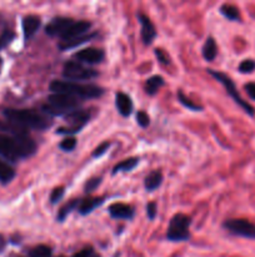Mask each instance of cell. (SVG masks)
<instances>
[{
	"label": "cell",
	"mask_w": 255,
	"mask_h": 257,
	"mask_svg": "<svg viewBox=\"0 0 255 257\" xmlns=\"http://www.w3.org/2000/svg\"><path fill=\"white\" fill-rule=\"evenodd\" d=\"M190 224H192V220L189 216L183 214H175L169 222L167 232L168 240L173 242H182L189 240Z\"/></svg>",
	"instance_id": "5"
},
{
	"label": "cell",
	"mask_w": 255,
	"mask_h": 257,
	"mask_svg": "<svg viewBox=\"0 0 255 257\" xmlns=\"http://www.w3.org/2000/svg\"><path fill=\"white\" fill-rule=\"evenodd\" d=\"M155 56H157L158 60L162 64H164V66H168V64L170 63L169 56H168L163 49H155Z\"/></svg>",
	"instance_id": "35"
},
{
	"label": "cell",
	"mask_w": 255,
	"mask_h": 257,
	"mask_svg": "<svg viewBox=\"0 0 255 257\" xmlns=\"http://www.w3.org/2000/svg\"><path fill=\"white\" fill-rule=\"evenodd\" d=\"M217 54H218L217 43H215V40L212 38V36H209V38L205 40L204 46H203V56L205 58V60L213 62L215 59V56H217Z\"/></svg>",
	"instance_id": "21"
},
{
	"label": "cell",
	"mask_w": 255,
	"mask_h": 257,
	"mask_svg": "<svg viewBox=\"0 0 255 257\" xmlns=\"http://www.w3.org/2000/svg\"><path fill=\"white\" fill-rule=\"evenodd\" d=\"M41 26V20L36 16H28L23 19V33L25 40L33 38Z\"/></svg>",
	"instance_id": "14"
},
{
	"label": "cell",
	"mask_w": 255,
	"mask_h": 257,
	"mask_svg": "<svg viewBox=\"0 0 255 257\" xmlns=\"http://www.w3.org/2000/svg\"><path fill=\"white\" fill-rule=\"evenodd\" d=\"M178 100H179L180 103H182L184 107H187L188 110H195V112H199V110H202L203 108L200 107L199 104H195L194 102H192V100H189V98L187 97V96L184 94V93L180 90L179 93H178Z\"/></svg>",
	"instance_id": "26"
},
{
	"label": "cell",
	"mask_w": 255,
	"mask_h": 257,
	"mask_svg": "<svg viewBox=\"0 0 255 257\" xmlns=\"http://www.w3.org/2000/svg\"><path fill=\"white\" fill-rule=\"evenodd\" d=\"M91 24L89 22L85 20H79V22H74L65 32H64L63 36H60L63 39V42H69V40H74V39L81 38V36H86V33L90 29Z\"/></svg>",
	"instance_id": "9"
},
{
	"label": "cell",
	"mask_w": 255,
	"mask_h": 257,
	"mask_svg": "<svg viewBox=\"0 0 255 257\" xmlns=\"http://www.w3.org/2000/svg\"><path fill=\"white\" fill-rule=\"evenodd\" d=\"M224 227L235 236L255 238V224L248 220H228Z\"/></svg>",
	"instance_id": "8"
},
{
	"label": "cell",
	"mask_w": 255,
	"mask_h": 257,
	"mask_svg": "<svg viewBox=\"0 0 255 257\" xmlns=\"http://www.w3.org/2000/svg\"><path fill=\"white\" fill-rule=\"evenodd\" d=\"M75 147H76V140L74 137L65 138V140H61L60 144H59V148L65 150V152H70V150H73Z\"/></svg>",
	"instance_id": "28"
},
{
	"label": "cell",
	"mask_w": 255,
	"mask_h": 257,
	"mask_svg": "<svg viewBox=\"0 0 255 257\" xmlns=\"http://www.w3.org/2000/svg\"><path fill=\"white\" fill-rule=\"evenodd\" d=\"M165 84V80L163 76H153L150 78L147 79L145 82V92L149 96H154L155 93H158V90L163 87Z\"/></svg>",
	"instance_id": "19"
},
{
	"label": "cell",
	"mask_w": 255,
	"mask_h": 257,
	"mask_svg": "<svg viewBox=\"0 0 255 257\" xmlns=\"http://www.w3.org/2000/svg\"><path fill=\"white\" fill-rule=\"evenodd\" d=\"M60 257H63V256H60Z\"/></svg>",
	"instance_id": "42"
},
{
	"label": "cell",
	"mask_w": 255,
	"mask_h": 257,
	"mask_svg": "<svg viewBox=\"0 0 255 257\" xmlns=\"http://www.w3.org/2000/svg\"><path fill=\"white\" fill-rule=\"evenodd\" d=\"M138 164H139V158L138 157H132L128 158V160H121L120 163H118L116 166H114L113 174H116L118 172H129V170H134Z\"/></svg>",
	"instance_id": "20"
},
{
	"label": "cell",
	"mask_w": 255,
	"mask_h": 257,
	"mask_svg": "<svg viewBox=\"0 0 255 257\" xmlns=\"http://www.w3.org/2000/svg\"><path fill=\"white\" fill-rule=\"evenodd\" d=\"M245 90H247L248 96L255 100V83H248L245 86Z\"/></svg>",
	"instance_id": "38"
},
{
	"label": "cell",
	"mask_w": 255,
	"mask_h": 257,
	"mask_svg": "<svg viewBox=\"0 0 255 257\" xmlns=\"http://www.w3.org/2000/svg\"><path fill=\"white\" fill-rule=\"evenodd\" d=\"M4 116L11 124L18 126L23 130H44L51 124L48 118L30 110H5Z\"/></svg>",
	"instance_id": "3"
},
{
	"label": "cell",
	"mask_w": 255,
	"mask_h": 257,
	"mask_svg": "<svg viewBox=\"0 0 255 257\" xmlns=\"http://www.w3.org/2000/svg\"><path fill=\"white\" fill-rule=\"evenodd\" d=\"M90 257H100V256H99V254H95V252H94V251H93V252H91Z\"/></svg>",
	"instance_id": "41"
},
{
	"label": "cell",
	"mask_w": 255,
	"mask_h": 257,
	"mask_svg": "<svg viewBox=\"0 0 255 257\" xmlns=\"http://www.w3.org/2000/svg\"><path fill=\"white\" fill-rule=\"evenodd\" d=\"M74 23L73 19L70 18H63V16H59V18H54L50 23L46 26L45 32L48 36H61L64 34V32Z\"/></svg>",
	"instance_id": "10"
},
{
	"label": "cell",
	"mask_w": 255,
	"mask_h": 257,
	"mask_svg": "<svg viewBox=\"0 0 255 257\" xmlns=\"http://www.w3.org/2000/svg\"><path fill=\"white\" fill-rule=\"evenodd\" d=\"M90 114L86 110H73L65 116V120L74 128H83L88 123Z\"/></svg>",
	"instance_id": "15"
},
{
	"label": "cell",
	"mask_w": 255,
	"mask_h": 257,
	"mask_svg": "<svg viewBox=\"0 0 255 257\" xmlns=\"http://www.w3.org/2000/svg\"><path fill=\"white\" fill-rule=\"evenodd\" d=\"M75 58L78 59V62H83V63L98 64L103 62L104 52L101 49L96 48H85L83 50L78 52L75 54Z\"/></svg>",
	"instance_id": "11"
},
{
	"label": "cell",
	"mask_w": 255,
	"mask_h": 257,
	"mask_svg": "<svg viewBox=\"0 0 255 257\" xmlns=\"http://www.w3.org/2000/svg\"><path fill=\"white\" fill-rule=\"evenodd\" d=\"M80 104V100L75 97L66 94H56L53 93L49 96L48 104L43 106V110L50 116H63L76 110Z\"/></svg>",
	"instance_id": "4"
},
{
	"label": "cell",
	"mask_w": 255,
	"mask_h": 257,
	"mask_svg": "<svg viewBox=\"0 0 255 257\" xmlns=\"http://www.w3.org/2000/svg\"><path fill=\"white\" fill-rule=\"evenodd\" d=\"M138 19L140 22V26H142V38L144 44H152L154 38L157 36V30H155V26H153V23L150 22V19L147 16H143L139 14Z\"/></svg>",
	"instance_id": "12"
},
{
	"label": "cell",
	"mask_w": 255,
	"mask_h": 257,
	"mask_svg": "<svg viewBox=\"0 0 255 257\" xmlns=\"http://www.w3.org/2000/svg\"><path fill=\"white\" fill-rule=\"evenodd\" d=\"M209 73L212 74V76H214L217 80H219L220 83L224 86L225 90H227V92H228V94H229L230 97H232L233 100H234L235 102H237L238 104H239L240 107H242L243 110L248 113V114L254 116V108H253L249 103H247L242 97H240V94L238 93V90H237V87H235V84L233 83V80L229 78V76H225V74H223V73H220V72L213 70V69H209Z\"/></svg>",
	"instance_id": "7"
},
{
	"label": "cell",
	"mask_w": 255,
	"mask_h": 257,
	"mask_svg": "<svg viewBox=\"0 0 255 257\" xmlns=\"http://www.w3.org/2000/svg\"><path fill=\"white\" fill-rule=\"evenodd\" d=\"M30 257H51V248L45 244H39L31 250Z\"/></svg>",
	"instance_id": "27"
},
{
	"label": "cell",
	"mask_w": 255,
	"mask_h": 257,
	"mask_svg": "<svg viewBox=\"0 0 255 257\" xmlns=\"http://www.w3.org/2000/svg\"><path fill=\"white\" fill-rule=\"evenodd\" d=\"M220 13L225 16L229 20H239L240 19V13L239 9L234 6H230V4H224V6L220 8Z\"/></svg>",
	"instance_id": "23"
},
{
	"label": "cell",
	"mask_w": 255,
	"mask_h": 257,
	"mask_svg": "<svg viewBox=\"0 0 255 257\" xmlns=\"http://www.w3.org/2000/svg\"><path fill=\"white\" fill-rule=\"evenodd\" d=\"M109 214L113 218L132 220L134 216V208L125 204H114L109 207Z\"/></svg>",
	"instance_id": "13"
},
{
	"label": "cell",
	"mask_w": 255,
	"mask_h": 257,
	"mask_svg": "<svg viewBox=\"0 0 255 257\" xmlns=\"http://www.w3.org/2000/svg\"><path fill=\"white\" fill-rule=\"evenodd\" d=\"M115 106L123 117H129L133 112V108H134L132 100L125 93H116Z\"/></svg>",
	"instance_id": "16"
},
{
	"label": "cell",
	"mask_w": 255,
	"mask_h": 257,
	"mask_svg": "<svg viewBox=\"0 0 255 257\" xmlns=\"http://www.w3.org/2000/svg\"><path fill=\"white\" fill-rule=\"evenodd\" d=\"M104 197H96V198H85L79 201L78 204V211L79 214H83V216H86V214H91L96 207H99L100 204H103Z\"/></svg>",
	"instance_id": "17"
},
{
	"label": "cell",
	"mask_w": 255,
	"mask_h": 257,
	"mask_svg": "<svg viewBox=\"0 0 255 257\" xmlns=\"http://www.w3.org/2000/svg\"><path fill=\"white\" fill-rule=\"evenodd\" d=\"M5 244H6V241H5V238H4V236H3V234H0V252L3 251V250H4V247H5Z\"/></svg>",
	"instance_id": "40"
},
{
	"label": "cell",
	"mask_w": 255,
	"mask_h": 257,
	"mask_svg": "<svg viewBox=\"0 0 255 257\" xmlns=\"http://www.w3.org/2000/svg\"><path fill=\"white\" fill-rule=\"evenodd\" d=\"M76 132H80V128H74V127H66V128H59L56 130V133L59 134H71V133H76Z\"/></svg>",
	"instance_id": "37"
},
{
	"label": "cell",
	"mask_w": 255,
	"mask_h": 257,
	"mask_svg": "<svg viewBox=\"0 0 255 257\" xmlns=\"http://www.w3.org/2000/svg\"><path fill=\"white\" fill-rule=\"evenodd\" d=\"M100 184H101L100 177H96V178L89 180V181L85 184V186H84V191H85L86 194H90V192L95 191V190L98 188L99 186H100Z\"/></svg>",
	"instance_id": "29"
},
{
	"label": "cell",
	"mask_w": 255,
	"mask_h": 257,
	"mask_svg": "<svg viewBox=\"0 0 255 257\" xmlns=\"http://www.w3.org/2000/svg\"><path fill=\"white\" fill-rule=\"evenodd\" d=\"M162 182H163L162 172H160V170H153V172H150V174H148L147 178H145L144 181L145 190L149 192L155 191L157 188H159Z\"/></svg>",
	"instance_id": "18"
},
{
	"label": "cell",
	"mask_w": 255,
	"mask_h": 257,
	"mask_svg": "<svg viewBox=\"0 0 255 257\" xmlns=\"http://www.w3.org/2000/svg\"><path fill=\"white\" fill-rule=\"evenodd\" d=\"M49 90L56 94H66L75 97L78 100H90L98 98L104 94V90L94 84H80L69 80H53L49 84Z\"/></svg>",
	"instance_id": "2"
},
{
	"label": "cell",
	"mask_w": 255,
	"mask_h": 257,
	"mask_svg": "<svg viewBox=\"0 0 255 257\" xmlns=\"http://www.w3.org/2000/svg\"><path fill=\"white\" fill-rule=\"evenodd\" d=\"M94 36H81V38H78V39H74V40H69V42H61L60 46H59V48L61 49V50H66V49H70V48H75V46H80V44L85 43V42H88L89 39L93 38Z\"/></svg>",
	"instance_id": "25"
},
{
	"label": "cell",
	"mask_w": 255,
	"mask_h": 257,
	"mask_svg": "<svg viewBox=\"0 0 255 257\" xmlns=\"http://www.w3.org/2000/svg\"><path fill=\"white\" fill-rule=\"evenodd\" d=\"M98 76V72L94 69L86 68L81 66L79 62L69 60L64 64L63 76L69 82H80V80H89Z\"/></svg>",
	"instance_id": "6"
},
{
	"label": "cell",
	"mask_w": 255,
	"mask_h": 257,
	"mask_svg": "<svg viewBox=\"0 0 255 257\" xmlns=\"http://www.w3.org/2000/svg\"><path fill=\"white\" fill-rule=\"evenodd\" d=\"M137 123L143 128L148 127L150 123V118L149 116H148V113H145L144 110H139V112L137 113Z\"/></svg>",
	"instance_id": "33"
},
{
	"label": "cell",
	"mask_w": 255,
	"mask_h": 257,
	"mask_svg": "<svg viewBox=\"0 0 255 257\" xmlns=\"http://www.w3.org/2000/svg\"><path fill=\"white\" fill-rule=\"evenodd\" d=\"M110 148V143L109 142H103L101 144H99L98 147L95 148V150L93 152V157H101L104 153L108 152V150Z\"/></svg>",
	"instance_id": "34"
},
{
	"label": "cell",
	"mask_w": 255,
	"mask_h": 257,
	"mask_svg": "<svg viewBox=\"0 0 255 257\" xmlns=\"http://www.w3.org/2000/svg\"><path fill=\"white\" fill-rule=\"evenodd\" d=\"M255 69V60L253 59H247V60L242 62L239 66V72L242 73H252Z\"/></svg>",
	"instance_id": "31"
},
{
	"label": "cell",
	"mask_w": 255,
	"mask_h": 257,
	"mask_svg": "<svg viewBox=\"0 0 255 257\" xmlns=\"http://www.w3.org/2000/svg\"><path fill=\"white\" fill-rule=\"evenodd\" d=\"M14 177H15V170L8 163L0 160V182L9 184Z\"/></svg>",
	"instance_id": "22"
},
{
	"label": "cell",
	"mask_w": 255,
	"mask_h": 257,
	"mask_svg": "<svg viewBox=\"0 0 255 257\" xmlns=\"http://www.w3.org/2000/svg\"><path fill=\"white\" fill-rule=\"evenodd\" d=\"M64 194H65V188H64V187H56L50 194V204H58V202L64 197Z\"/></svg>",
	"instance_id": "30"
},
{
	"label": "cell",
	"mask_w": 255,
	"mask_h": 257,
	"mask_svg": "<svg viewBox=\"0 0 255 257\" xmlns=\"http://www.w3.org/2000/svg\"><path fill=\"white\" fill-rule=\"evenodd\" d=\"M91 252H93V248H84L83 251L78 252V254H74L73 257H90Z\"/></svg>",
	"instance_id": "39"
},
{
	"label": "cell",
	"mask_w": 255,
	"mask_h": 257,
	"mask_svg": "<svg viewBox=\"0 0 255 257\" xmlns=\"http://www.w3.org/2000/svg\"><path fill=\"white\" fill-rule=\"evenodd\" d=\"M157 214H158V207H157V204L155 202H149V204H147V216L149 220H154L155 217H157Z\"/></svg>",
	"instance_id": "36"
},
{
	"label": "cell",
	"mask_w": 255,
	"mask_h": 257,
	"mask_svg": "<svg viewBox=\"0 0 255 257\" xmlns=\"http://www.w3.org/2000/svg\"><path fill=\"white\" fill-rule=\"evenodd\" d=\"M35 150V142L26 133L16 136L0 134V154L8 160L15 162L19 158L30 157Z\"/></svg>",
	"instance_id": "1"
},
{
	"label": "cell",
	"mask_w": 255,
	"mask_h": 257,
	"mask_svg": "<svg viewBox=\"0 0 255 257\" xmlns=\"http://www.w3.org/2000/svg\"><path fill=\"white\" fill-rule=\"evenodd\" d=\"M78 204H79V201L78 200H74V201L69 202L68 204H65V206L63 207V208L59 211L58 214V217H56V220H58L59 222H64V220L68 217V214H71V211H74L75 208H78Z\"/></svg>",
	"instance_id": "24"
},
{
	"label": "cell",
	"mask_w": 255,
	"mask_h": 257,
	"mask_svg": "<svg viewBox=\"0 0 255 257\" xmlns=\"http://www.w3.org/2000/svg\"><path fill=\"white\" fill-rule=\"evenodd\" d=\"M14 33L10 30H5L1 36H0V49L5 48L8 44H10V42L13 40Z\"/></svg>",
	"instance_id": "32"
}]
</instances>
